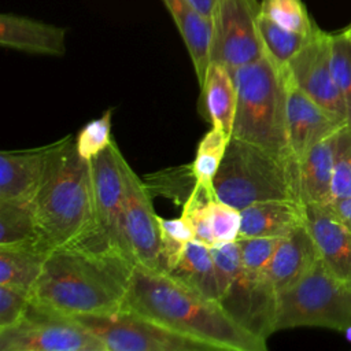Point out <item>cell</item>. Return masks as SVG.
<instances>
[{
    "label": "cell",
    "instance_id": "9c48e42d",
    "mask_svg": "<svg viewBox=\"0 0 351 351\" xmlns=\"http://www.w3.org/2000/svg\"><path fill=\"white\" fill-rule=\"evenodd\" d=\"M0 351H106L103 343L74 317L32 304L14 325L0 329Z\"/></svg>",
    "mask_w": 351,
    "mask_h": 351
},
{
    "label": "cell",
    "instance_id": "ba28073f",
    "mask_svg": "<svg viewBox=\"0 0 351 351\" xmlns=\"http://www.w3.org/2000/svg\"><path fill=\"white\" fill-rule=\"evenodd\" d=\"M74 318L103 343L106 351L210 350L207 346L178 335L129 307Z\"/></svg>",
    "mask_w": 351,
    "mask_h": 351
},
{
    "label": "cell",
    "instance_id": "f1b7e54d",
    "mask_svg": "<svg viewBox=\"0 0 351 351\" xmlns=\"http://www.w3.org/2000/svg\"><path fill=\"white\" fill-rule=\"evenodd\" d=\"M261 14L284 29L311 36L318 27L302 0H262Z\"/></svg>",
    "mask_w": 351,
    "mask_h": 351
},
{
    "label": "cell",
    "instance_id": "ac0fdd59",
    "mask_svg": "<svg viewBox=\"0 0 351 351\" xmlns=\"http://www.w3.org/2000/svg\"><path fill=\"white\" fill-rule=\"evenodd\" d=\"M66 37L64 27L16 14L0 15V44L5 48L34 55L63 56Z\"/></svg>",
    "mask_w": 351,
    "mask_h": 351
},
{
    "label": "cell",
    "instance_id": "d6986e66",
    "mask_svg": "<svg viewBox=\"0 0 351 351\" xmlns=\"http://www.w3.org/2000/svg\"><path fill=\"white\" fill-rule=\"evenodd\" d=\"M319 258L317 244L303 223L280 240L265 274L278 293L303 277Z\"/></svg>",
    "mask_w": 351,
    "mask_h": 351
},
{
    "label": "cell",
    "instance_id": "74e56055",
    "mask_svg": "<svg viewBox=\"0 0 351 351\" xmlns=\"http://www.w3.org/2000/svg\"><path fill=\"white\" fill-rule=\"evenodd\" d=\"M203 15L211 18L213 8L218 0H189Z\"/></svg>",
    "mask_w": 351,
    "mask_h": 351
},
{
    "label": "cell",
    "instance_id": "cb8c5ba5",
    "mask_svg": "<svg viewBox=\"0 0 351 351\" xmlns=\"http://www.w3.org/2000/svg\"><path fill=\"white\" fill-rule=\"evenodd\" d=\"M48 254L38 244L0 245V285L30 292Z\"/></svg>",
    "mask_w": 351,
    "mask_h": 351
},
{
    "label": "cell",
    "instance_id": "277c9868",
    "mask_svg": "<svg viewBox=\"0 0 351 351\" xmlns=\"http://www.w3.org/2000/svg\"><path fill=\"white\" fill-rule=\"evenodd\" d=\"M230 73L237 90L232 137L256 144L296 165L287 140L285 69L277 67L263 53Z\"/></svg>",
    "mask_w": 351,
    "mask_h": 351
},
{
    "label": "cell",
    "instance_id": "9a60e30c",
    "mask_svg": "<svg viewBox=\"0 0 351 351\" xmlns=\"http://www.w3.org/2000/svg\"><path fill=\"white\" fill-rule=\"evenodd\" d=\"M304 225L314 239L325 266L339 280L351 285V232L324 206L303 204Z\"/></svg>",
    "mask_w": 351,
    "mask_h": 351
},
{
    "label": "cell",
    "instance_id": "3957f363",
    "mask_svg": "<svg viewBox=\"0 0 351 351\" xmlns=\"http://www.w3.org/2000/svg\"><path fill=\"white\" fill-rule=\"evenodd\" d=\"M33 206L38 244L47 252L96 232L90 163L71 136L53 143Z\"/></svg>",
    "mask_w": 351,
    "mask_h": 351
},
{
    "label": "cell",
    "instance_id": "836d02e7",
    "mask_svg": "<svg viewBox=\"0 0 351 351\" xmlns=\"http://www.w3.org/2000/svg\"><path fill=\"white\" fill-rule=\"evenodd\" d=\"M282 237H237L243 266L255 273H265L280 240Z\"/></svg>",
    "mask_w": 351,
    "mask_h": 351
},
{
    "label": "cell",
    "instance_id": "f546056e",
    "mask_svg": "<svg viewBox=\"0 0 351 351\" xmlns=\"http://www.w3.org/2000/svg\"><path fill=\"white\" fill-rule=\"evenodd\" d=\"M158 222L160 229L162 269L167 273L177 263L186 244L195 240V233L189 221L182 214L173 219L158 215Z\"/></svg>",
    "mask_w": 351,
    "mask_h": 351
},
{
    "label": "cell",
    "instance_id": "d6a6232c",
    "mask_svg": "<svg viewBox=\"0 0 351 351\" xmlns=\"http://www.w3.org/2000/svg\"><path fill=\"white\" fill-rule=\"evenodd\" d=\"M111 115L112 110L107 108L101 117L89 121L78 132L75 147L84 159H93L111 144Z\"/></svg>",
    "mask_w": 351,
    "mask_h": 351
},
{
    "label": "cell",
    "instance_id": "8992f818",
    "mask_svg": "<svg viewBox=\"0 0 351 351\" xmlns=\"http://www.w3.org/2000/svg\"><path fill=\"white\" fill-rule=\"evenodd\" d=\"M218 280V302L247 332L267 340L276 332L277 291L265 273L243 266L237 243L211 247Z\"/></svg>",
    "mask_w": 351,
    "mask_h": 351
},
{
    "label": "cell",
    "instance_id": "8d00e7d4",
    "mask_svg": "<svg viewBox=\"0 0 351 351\" xmlns=\"http://www.w3.org/2000/svg\"><path fill=\"white\" fill-rule=\"evenodd\" d=\"M324 207L336 221L351 232V197L333 199Z\"/></svg>",
    "mask_w": 351,
    "mask_h": 351
},
{
    "label": "cell",
    "instance_id": "d4e9b609",
    "mask_svg": "<svg viewBox=\"0 0 351 351\" xmlns=\"http://www.w3.org/2000/svg\"><path fill=\"white\" fill-rule=\"evenodd\" d=\"M19 244H38L33 202L0 200V245Z\"/></svg>",
    "mask_w": 351,
    "mask_h": 351
},
{
    "label": "cell",
    "instance_id": "4316f807",
    "mask_svg": "<svg viewBox=\"0 0 351 351\" xmlns=\"http://www.w3.org/2000/svg\"><path fill=\"white\" fill-rule=\"evenodd\" d=\"M230 138L232 136L214 126H211V129L202 137L197 143L195 159L191 163L196 184L214 191L213 182Z\"/></svg>",
    "mask_w": 351,
    "mask_h": 351
},
{
    "label": "cell",
    "instance_id": "4fadbf2b",
    "mask_svg": "<svg viewBox=\"0 0 351 351\" xmlns=\"http://www.w3.org/2000/svg\"><path fill=\"white\" fill-rule=\"evenodd\" d=\"M288 77L322 108L348 123V110L330 70L329 33L319 27L285 67Z\"/></svg>",
    "mask_w": 351,
    "mask_h": 351
},
{
    "label": "cell",
    "instance_id": "30bf717a",
    "mask_svg": "<svg viewBox=\"0 0 351 351\" xmlns=\"http://www.w3.org/2000/svg\"><path fill=\"white\" fill-rule=\"evenodd\" d=\"M259 14L258 0H218L211 12V62L232 71L259 59L263 55L256 26Z\"/></svg>",
    "mask_w": 351,
    "mask_h": 351
},
{
    "label": "cell",
    "instance_id": "603a6c76",
    "mask_svg": "<svg viewBox=\"0 0 351 351\" xmlns=\"http://www.w3.org/2000/svg\"><path fill=\"white\" fill-rule=\"evenodd\" d=\"M167 274L196 293L218 300L217 270L210 247L195 240L189 241Z\"/></svg>",
    "mask_w": 351,
    "mask_h": 351
},
{
    "label": "cell",
    "instance_id": "e575fe53",
    "mask_svg": "<svg viewBox=\"0 0 351 351\" xmlns=\"http://www.w3.org/2000/svg\"><path fill=\"white\" fill-rule=\"evenodd\" d=\"M343 197H351V123H346L340 130L332 180L330 200Z\"/></svg>",
    "mask_w": 351,
    "mask_h": 351
},
{
    "label": "cell",
    "instance_id": "4dcf8cb0",
    "mask_svg": "<svg viewBox=\"0 0 351 351\" xmlns=\"http://www.w3.org/2000/svg\"><path fill=\"white\" fill-rule=\"evenodd\" d=\"M147 180L148 191L163 195L178 204H184L186 202L196 185V177L191 163L158 171L151 174Z\"/></svg>",
    "mask_w": 351,
    "mask_h": 351
},
{
    "label": "cell",
    "instance_id": "7a4b0ae2",
    "mask_svg": "<svg viewBox=\"0 0 351 351\" xmlns=\"http://www.w3.org/2000/svg\"><path fill=\"white\" fill-rule=\"evenodd\" d=\"M125 307L210 350L265 351L262 340L241 328L219 304L165 271L134 266Z\"/></svg>",
    "mask_w": 351,
    "mask_h": 351
},
{
    "label": "cell",
    "instance_id": "8fae6325",
    "mask_svg": "<svg viewBox=\"0 0 351 351\" xmlns=\"http://www.w3.org/2000/svg\"><path fill=\"white\" fill-rule=\"evenodd\" d=\"M89 163L92 171L96 233L130 258L122 226L126 191V159L112 138L111 144L90 159Z\"/></svg>",
    "mask_w": 351,
    "mask_h": 351
},
{
    "label": "cell",
    "instance_id": "2e32d148",
    "mask_svg": "<svg viewBox=\"0 0 351 351\" xmlns=\"http://www.w3.org/2000/svg\"><path fill=\"white\" fill-rule=\"evenodd\" d=\"M341 128L313 145L296 166V196L302 204L330 202L332 180Z\"/></svg>",
    "mask_w": 351,
    "mask_h": 351
},
{
    "label": "cell",
    "instance_id": "5bb4252c",
    "mask_svg": "<svg viewBox=\"0 0 351 351\" xmlns=\"http://www.w3.org/2000/svg\"><path fill=\"white\" fill-rule=\"evenodd\" d=\"M287 140L292 159L298 162L317 143L346 125L308 97L287 74Z\"/></svg>",
    "mask_w": 351,
    "mask_h": 351
},
{
    "label": "cell",
    "instance_id": "484cf974",
    "mask_svg": "<svg viewBox=\"0 0 351 351\" xmlns=\"http://www.w3.org/2000/svg\"><path fill=\"white\" fill-rule=\"evenodd\" d=\"M258 33L262 44L263 53L280 69H285L289 60L308 43L311 36L291 32L281 27L267 16L259 14Z\"/></svg>",
    "mask_w": 351,
    "mask_h": 351
},
{
    "label": "cell",
    "instance_id": "7402d4cb",
    "mask_svg": "<svg viewBox=\"0 0 351 351\" xmlns=\"http://www.w3.org/2000/svg\"><path fill=\"white\" fill-rule=\"evenodd\" d=\"M237 106V90L232 73L225 66L211 62L200 86L199 111L211 126L232 136Z\"/></svg>",
    "mask_w": 351,
    "mask_h": 351
},
{
    "label": "cell",
    "instance_id": "6da1fadb",
    "mask_svg": "<svg viewBox=\"0 0 351 351\" xmlns=\"http://www.w3.org/2000/svg\"><path fill=\"white\" fill-rule=\"evenodd\" d=\"M133 261L97 233L53 248L30 291L33 306L69 317L125 307Z\"/></svg>",
    "mask_w": 351,
    "mask_h": 351
},
{
    "label": "cell",
    "instance_id": "7c38bea8",
    "mask_svg": "<svg viewBox=\"0 0 351 351\" xmlns=\"http://www.w3.org/2000/svg\"><path fill=\"white\" fill-rule=\"evenodd\" d=\"M125 178L122 226L128 252L134 265L163 271L160 229L149 191L128 162L125 163Z\"/></svg>",
    "mask_w": 351,
    "mask_h": 351
},
{
    "label": "cell",
    "instance_id": "e0dca14e",
    "mask_svg": "<svg viewBox=\"0 0 351 351\" xmlns=\"http://www.w3.org/2000/svg\"><path fill=\"white\" fill-rule=\"evenodd\" d=\"M53 143L22 151L0 152V200L33 202Z\"/></svg>",
    "mask_w": 351,
    "mask_h": 351
},
{
    "label": "cell",
    "instance_id": "1f68e13d",
    "mask_svg": "<svg viewBox=\"0 0 351 351\" xmlns=\"http://www.w3.org/2000/svg\"><path fill=\"white\" fill-rule=\"evenodd\" d=\"M204 215L215 245L233 243L240 236L241 211L239 208L214 196L204 203Z\"/></svg>",
    "mask_w": 351,
    "mask_h": 351
},
{
    "label": "cell",
    "instance_id": "52a82bcc",
    "mask_svg": "<svg viewBox=\"0 0 351 351\" xmlns=\"http://www.w3.org/2000/svg\"><path fill=\"white\" fill-rule=\"evenodd\" d=\"M351 325V285L319 258L295 284L277 293L276 332L318 326L343 332Z\"/></svg>",
    "mask_w": 351,
    "mask_h": 351
},
{
    "label": "cell",
    "instance_id": "83f0119b",
    "mask_svg": "<svg viewBox=\"0 0 351 351\" xmlns=\"http://www.w3.org/2000/svg\"><path fill=\"white\" fill-rule=\"evenodd\" d=\"M330 70L348 110L351 123V23L341 32L329 33Z\"/></svg>",
    "mask_w": 351,
    "mask_h": 351
},
{
    "label": "cell",
    "instance_id": "5b68a950",
    "mask_svg": "<svg viewBox=\"0 0 351 351\" xmlns=\"http://www.w3.org/2000/svg\"><path fill=\"white\" fill-rule=\"evenodd\" d=\"M215 196L234 208L296 196V165L273 152L232 137L213 182ZM300 203V202H299Z\"/></svg>",
    "mask_w": 351,
    "mask_h": 351
},
{
    "label": "cell",
    "instance_id": "ffe728a7",
    "mask_svg": "<svg viewBox=\"0 0 351 351\" xmlns=\"http://www.w3.org/2000/svg\"><path fill=\"white\" fill-rule=\"evenodd\" d=\"M240 211L243 237H285L304 223L303 204L292 199L262 200Z\"/></svg>",
    "mask_w": 351,
    "mask_h": 351
},
{
    "label": "cell",
    "instance_id": "d590c367",
    "mask_svg": "<svg viewBox=\"0 0 351 351\" xmlns=\"http://www.w3.org/2000/svg\"><path fill=\"white\" fill-rule=\"evenodd\" d=\"M30 306V292L0 285V329L16 324Z\"/></svg>",
    "mask_w": 351,
    "mask_h": 351
},
{
    "label": "cell",
    "instance_id": "44dd1931",
    "mask_svg": "<svg viewBox=\"0 0 351 351\" xmlns=\"http://www.w3.org/2000/svg\"><path fill=\"white\" fill-rule=\"evenodd\" d=\"M162 1L182 37L195 69L199 86H202L211 62V18L203 15L189 0Z\"/></svg>",
    "mask_w": 351,
    "mask_h": 351
},
{
    "label": "cell",
    "instance_id": "f35d334b",
    "mask_svg": "<svg viewBox=\"0 0 351 351\" xmlns=\"http://www.w3.org/2000/svg\"><path fill=\"white\" fill-rule=\"evenodd\" d=\"M343 333H344L346 339H347L348 341H351V325H350V326H347V328L343 330Z\"/></svg>",
    "mask_w": 351,
    "mask_h": 351
}]
</instances>
